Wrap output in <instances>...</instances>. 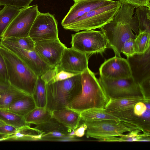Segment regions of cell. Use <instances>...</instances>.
I'll list each match as a JSON object with an SVG mask.
<instances>
[{"label":"cell","instance_id":"e0dca14e","mask_svg":"<svg viewBox=\"0 0 150 150\" xmlns=\"http://www.w3.org/2000/svg\"><path fill=\"white\" fill-rule=\"evenodd\" d=\"M150 48L143 54H136L127 59L131 69L132 76L138 84L150 78Z\"/></svg>","mask_w":150,"mask_h":150},{"label":"cell","instance_id":"5bb4252c","mask_svg":"<svg viewBox=\"0 0 150 150\" xmlns=\"http://www.w3.org/2000/svg\"><path fill=\"white\" fill-rule=\"evenodd\" d=\"M100 77L110 79H126L132 77L127 59L115 56L105 60L99 68Z\"/></svg>","mask_w":150,"mask_h":150},{"label":"cell","instance_id":"b9f144b4","mask_svg":"<svg viewBox=\"0 0 150 150\" xmlns=\"http://www.w3.org/2000/svg\"><path fill=\"white\" fill-rule=\"evenodd\" d=\"M73 0L74 1V2H77V1H78L81 0Z\"/></svg>","mask_w":150,"mask_h":150},{"label":"cell","instance_id":"ab89813d","mask_svg":"<svg viewBox=\"0 0 150 150\" xmlns=\"http://www.w3.org/2000/svg\"><path fill=\"white\" fill-rule=\"evenodd\" d=\"M10 85L9 84H6L0 82V92L8 88Z\"/></svg>","mask_w":150,"mask_h":150},{"label":"cell","instance_id":"d6a6232c","mask_svg":"<svg viewBox=\"0 0 150 150\" xmlns=\"http://www.w3.org/2000/svg\"><path fill=\"white\" fill-rule=\"evenodd\" d=\"M0 82L6 84H9L6 64L3 56L0 52Z\"/></svg>","mask_w":150,"mask_h":150},{"label":"cell","instance_id":"44dd1931","mask_svg":"<svg viewBox=\"0 0 150 150\" xmlns=\"http://www.w3.org/2000/svg\"><path fill=\"white\" fill-rule=\"evenodd\" d=\"M36 107L32 96L25 94L10 105L7 110L24 117Z\"/></svg>","mask_w":150,"mask_h":150},{"label":"cell","instance_id":"30bf717a","mask_svg":"<svg viewBox=\"0 0 150 150\" xmlns=\"http://www.w3.org/2000/svg\"><path fill=\"white\" fill-rule=\"evenodd\" d=\"M29 36L35 42L59 38L57 22L54 15L39 12L30 31Z\"/></svg>","mask_w":150,"mask_h":150},{"label":"cell","instance_id":"cb8c5ba5","mask_svg":"<svg viewBox=\"0 0 150 150\" xmlns=\"http://www.w3.org/2000/svg\"><path fill=\"white\" fill-rule=\"evenodd\" d=\"M0 120L5 124L12 125L18 130L30 126L23 117L7 109H0Z\"/></svg>","mask_w":150,"mask_h":150},{"label":"cell","instance_id":"d4e9b609","mask_svg":"<svg viewBox=\"0 0 150 150\" xmlns=\"http://www.w3.org/2000/svg\"><path fill=\"white\" fill-rule=\"evenodd\" d=\"M20 9L8 6H4L0 11V39L12 21L19 13Z\"/></svg>","mask_w":150,"mask_h":150},{"label":"cell","instance_id":"484cf974","mask_svg":"<svg viewBox=\"0 0 150 150\" xmlns=\"http://www.w3.org/2000/svg\"><path fill=\"white\" fill-rule=\"evenodd\" d=\"M25 94L10 85L0 92V109H7L10 105Z\"/></svg>","mask_w":150,"mask_h":150},{"label":"cell","instance_id":"4fadbf2b","mask_svg":"<svg viewBox=\"0 0 150 150\" xmlns=\"http://www.w3.org/2000/svg\"><path fill=\"white\" fill-rule=\"evenodd\" d=\"M66 47L58 38L35 42V50L47 64L54 67L59 64Z\"/></svg>","mask_w":150,"mask_h":150},{"label":"cell","instance_id":"1f68e13d","mask_svg":"<svg viewBox=\"0 0 150 150\" xmlns=\"http://www.w3.org/2000/svg\"><path fill=\"white\" fill-rule=\"evenodd\" d=\"M134 39L130 38L123 44L121 49V52L125 55L127 57L132 56L136 54L134 46Z\"/></svg>","mask_w":150,"mask_h":150},{"label":"cell","instance_id":"7c38bea8","mask_svg":"<svg viewBox=\"0 0 150 150\" xmlns=\"http://www.w3.org/2000/svg\"><path fill=\"white\" fill-rule=\"evenodd\" d=\"M0 45L16 55L38 77L54 68L47 64L35 50L17 48L0 42Z\"/></svg>","mask_w":150,"mask_h":150},{"label":"cell","instance_id":"ffe728a7","mask_svg":"<svg viewBox=\"0 0 150 150\" xmlns=\"http://www.w3.org/2000/svg\"><path fill=\"white\" fill-rule=\"evenodd\" d=\"M52 117L65 126L74 130L80 125V113L66 107L52 112Z\"/></svg>","mask_w":150,"mask_h":150},{"label":"cell","instance_id":"ac0fdd59","mask_svg":"<svg viewBox=\"0 0 150 150\" xmlns=\"http://www.w3.org/2000/svg\"><path fill=\"white\" fill-rule=\"evenodd\" d=\"M80 114L81 122L111 120L128 123L112 111L108 110L105 108L90 109L82 111Z\"/></svg>","mask_w":150,"mask_h":150},{"label":"cell","instance_id":"4316f807","mask_svg":"<svg viewBox=\"0 0 150 150\" xmlns=\"http://www.w3.org/2000/svg\"><path fill=\"white\" fill-rule=\"evenodd\" d=\"M0 42L17 48L27 50H35V42L29 36L4 38Z\"/></svg>","mask_w":150,"mask_h":150},{"label":"cell","instance_id":"60d3db41","mask_svg":"<svg viewBox=\"0 0 150 150\" xmlns=\"http://www.w3.org/2000/svg\"><path fill=\"white\" fill-rule=\"evenodd\" d=\"M4 124L5 123L0 120V126Z\"/></svg>","mask_w":150,"mask_h":150},{"label":"cell","instance_id":"ba28073f","mask_svg":"<svg viewBox=\"0 0 150 150\" xmlns=\"http://www.w3.org/2000/svg\"><path fill=\"white\" fill-rule=\"evenodd\" d=\"M98 80L108 99L129 96H143L139 85L132 76L120 79L100 77Z\"/></svg>","mask_w":150,"mask_h":150},{"label":"cell","instance_id":"8992f818","mask_svg":"<svg viewBox=\"0 0 150 150\" xmlns=\"http://www.w3.org/2000/svg\"><path fill=\"white\" fill-rule=\"evenodd\" d=\"M82 122L87 126L85 133L86 137L93 138L100 142H114L116 137L121 136L125 132L135 129L140 130L134 125L116 121H91Z\"/></svg>","mask_w":150,"mask_h":150},{"label":"cell","instance_id":"4dcf8cb0","mask_svg":"<svg viewBox=\"0 0 150 150\" xmlns=\"http://www.w3.org/2000/svg\"><path fill=\"white\" fill-rule=\"evenodd\" d=\"M33 0H0V6H8L19 9L27 7Z\"/></svg>","mask_w":150,"mask_h":150},{"label":"cell","instance_id":"f1b7e54d","mask_svg":"<svg viewBox=\"0 0 150 150\" xmlns=\"http://www.w3.org/2000/svg\"><path fill=\"white\" fill-rule=\"evenodd\" d=\"M136 8L139 32L146 31L150 33V8L141 6Z\"/></svg>","mask_w":150,"mask_h":150},{"label":"cell","instance_id":"8fae6325","mask_svg":"<svg viewBox=\"0 0 150 150\" xmlns=\"http://www.w3.org/2000/svg\"><path fill=\"white\" fill-rule=\"evenodd\" d=\"M41 135L40 140L48 141H77L74 130L65 126L52 117L48 121L36 125L34 127Z\"/></svg>","mask_w":150,"mask_h":150},{"label":"cell","instance_id":"7402d4cb","mask_svg":"<svg viewBox=\"0 0 150 150\" xmlns=\"http://www.w3.org/2000/svg\"><path fill=\"white\" fill-rule=\"evenodd\" d=\"M4 136L0 138V141L40 140L41 138V135L36 132L34 128L30 126L19 129L13 134Z\"/></svg>","mask_w":150,"mask_h":150},{"label":"cell","instance_id":"3957f363","mask_svg":"<svg viewBox=\"0 0 150 150\" xmlns=\"http://www.w3.org/2000/svg\"><path fill=\"white\" fill-rule=\"evenodd\" d=\"M81 74L66 80L46 84L45 108L52 112L67 107L81 92Z\"/></svg>","mask_w":150,"mask_h":150},{"label":"cell","instance_id":"52a82bcc","mask_svg":"<svg viewBox=\"0 0 150 150\" xmlns=\"http://www.w3.org/2000/svg\"><path fill=\"white\" fill-rule=\"evenodd\" d=\"M71 47L89 55L102 53L108 47L107 40L101 31L88 30L71 35Z\"/></svg>","mask_w":150,"mask_h":150},{"label":"cell","instance_id":"9c48e42d","mask_svg":"<svg viewBox=\"0 0 150 150\" xmlns=\"http://www.w3.org/2000/svg\"><path fill=\"white\" fill-rule=\"evenodd\" d=\"M39 12L37 5L29 6L20 9L4 32L3 38L29 36L31 28Z\"/></svg>","mask_w":150,"mask_h":150},{"label":"cell","instance_id":"277c9868","mask_svg":"<svg viewBox=\"0 0 150 150\" xmlns=\"http://www.w3.org/2000/svg\"><path fill=\"white\" fill-rule=\"evenodd\" d=\"M0 52L6 64L10 85L32 96L38 77L16 55L0 45Z\"/></svg>","mask_w":150,"mask_h":150},{"label":"cell","instance_id":"2e32d148","mask_svg":"<svg viewBox=\"0 0 150 150\" xmlns=\"http://www.w3.org/2000/svg\"><path fill=\"white\" fill-rule=\"evenodd\" d=\"M112 0H81L75 2L62 20L64 29L90 11L112 2Z\"/></svg>","mask_w":150,"mask_h":150},{"label":"cell","instance_id":"74e56055","mask_svg":"<svg viewBox=\"0 0 150 150\" xmlns=\"http://www.w3.org/2000/svg\"><path fill=\"white\" fill-rule=\"evenodd\" d=\"M147 108L145 104L143 102L140 101L134 105L133 109V111L136 115L138 116H142Z\"/></svg>","mask_w":150,"mask_h":150},{"label":"cell","instance_id":"5b68a950","mask_svg":"<svg viewBox=\"0 0 150 150\" xmlns=\"http://www.w3.org/2000/svg\"><path fill=\"white\" fill-rule=\"evenodd\" d=\"M121 5L119 1H114L110 4L88 12L64 29L78 32L99 29L112 19Z\"/></svg>","mask_w":150,"mask_h":150},{"label":"cell","instance_id":"f546056e","mask_svg":"<svg viewBox=\"0 0 150 150\" xmlns=\"http://www.w3.org/2000/svg\"><path fill=\"white\" fill-rule=\"evenodd\" d=\"M150 33L146 31L139 32L134 40V46L136 54H143L150 48Z\"/></svg>","mask_w":150,"mask_h":150},{"label":"cell","instance_id":"836d02e7","mask_svg":"<svg viewBox=\"0 0 150 150\" xmlns=\"http://www.w3.org/2000/svg\"><path fill=\"white\" fill-rule=\"evenodd\" d=\"M59 70L55 74L53 79L49 83H52L66 80L79 74L67 71L61 69L59 67Z\"/></svg>","mask_w":150,"mask_h":150},{"label":"cell","instance_id":"83f0119b","mask_svg":"<svg viewBox=\"0 0 150 150\" xmlns=\"http://www.w3.org/2000/svg\"><path fill=\"white\" fill-rule=\"evenodd\" d=\"M32 96L36 107L45 108L46 101V83L40 76L38 78Z\"/></svg>","mask_w":150,"mask_h":150},{"label":"cell","instance_id":"e575fe53","mask_svg":"<svg viewBox=\"0 0 150 150\" xmlns=\"http://www.w3.org/2000/svg\"><path fill=\"white\" fill-rule=\"evenodd\" d=\"M121 4H128L137 7L144 6L150 8V0H119Z\"/></svg>","mask_w":150,"mask_h":150},{"label":"cell","instance_id":"f35d334b","mask_svg":"<svg viewBox=\"0 0 150 150\" xmlns=\"http://www.w3.org/2000/svg\"><path fill=\"white\" fill-rule=\"evenodd\" d=\"M87 127L86 125L82 122L80 125L74 130V135L77 137H83L85 133Z\"/></svg>","mask_w":150,"mask_h":150},{"label":"cell","instance_id":"7a4b0ae2","mask_svg":"<svg viewBox=\"0 0 150 150\" xmlns=\"http://www.w3.org/2000/svg\"><path fill=\"white\" fill-rule=\"evenodd\" d=\"M81 75V92L67 107L79 113L90 109L105 108L109 99L95 74L88 68Z\"/></svg>","mask_w":150,"mask_h":150},{"label":"cell","instance_id":"8d00e7d4","mask_svg":"<svg viewBox=\"0 0 150 150\" xmlns=\"http://www.w3.org/2000/svg\"><path fill=\"white\" fill-rule=\"evenodd\" d=\"M18 129L14 127L4 124L0 126V135L9 136L15 133Z\"/></svg>","mask_w":150,"mask_h":150},{"label":"cell","instance_id":"d590c367","mask_svg":"<svg viewBox=\"0 0 150 150\" xmlns=\"http://www.w3.org/2000/svg\"><path fill=\"white\" fill-rule=\"evenodd\" d=\"M59 69L58 65L55 66L54 68L48 70L40 76V78L45 82L46 84L47 83L52 81Z\"/></svg>","mask_w":150,"mask_h":150},{"label":"cell","instance_id":"6da1fadb","mask_svg":"<svg viewBox=\"0 0 150 150\" xmlns=\"http://www.w3.org/2000/svg\"><path fill=\"white\" fill-rule=\"evenodd\" d=\"M135 7L121 3L120 7L112 19L100 28L105 37L108 47L112 49L115 56L121 57V49L125 42L130 38L135 39L139 33L138 23L135 14Z\"/></svg>","mask_w":150,"mask_h":150},{"label":"cell","instance_id":"d6986e66","mask_svg":"<svg viewBox=\"0 0 150 150\" xmlns=\"http://www.w3.org/2000/svg\"><path fill=\"white\" fill-rule=\"evenodd\" d=\"M145 103L143 96H129L109 99L105 108L110 111H124L133 109L139 102Z\"/></svg>","mask_w":150,"mask_h":150},{"label":"cell","instance_id":"603a6c76","mask_svg":"<svg viewBox=\"0 0 150 150\" xmlns=\"http://www.w3.org/2000/svg\"><path fill=\"white\" fill-rule=\"evenodd\" d=\"M26 122L36 125L45 122L52 117V112L46 108L36 107L24 117Z\"/></svg>","mask_w":150,"mask_h":150},{"label":"cell","instance_id":"9a60e30c","mask_svg":"<svg viewBox=\"0 0 150 150\" xmlns=\"http://www.w3.org/2000/svg\"><path fill=\"white\" fill-rule=\"evenodd\" d=\"M89 56L72 48L66 47L62 53L59 68L65 71L81 73L88 68Z\"/></svg>","mask_w":150,"mask_h":150}]
</instances>
